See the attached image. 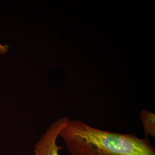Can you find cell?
<instances>
[{
    "mask_svg": "<svg viewBox=\"0 0 155 155\" xmlns=\"http://www.w3.org/2000/svg\"><path fill=\"white\" fill-rule=\"evenodd\" d=\"M70 155H155L148 137L106 131L70 119L60 132Z\"/></svg>",
    "mask_w": 155,
    "mask_h": 155,
    "instance_id": "obj_1",
    "label": "cell"
},
{
    "mask_svg": "<svg viewBox=\"0 0 155 155\" xmlns=\"http://www.w3.org/2000/svg\"><path fill=\"white\" fill-rule=\"evenodd\" d=\"M69 120L67 116L62 117L51 124L35 144L32 155H60L62 147L57 144V139Z\"/></svg>",
    "mask_w": 155,
    "mask_h": 155,
    "instance_id": "obj_2",
    "label": "cell"
},
{
    "mask_svg": "<svg viewBox=\"0 0 155 155\" xmlns=\"http://www.w3.org/2000/svg\"><path fill=\"white\" fill-rule=\"evenodd\" d=\"M140 118L144 129V134L146 137L150 135L155 137V115L147 110H142Z\"/></svg>",
    "mask_w": 155,
    "mask_h": 155,
    "instance_id": "obj_3",
    "label": "cell"
},
{
    "mask_svg": "<svg viewBox=\"0 0 155 155\" xmlns=\"http://www.w3.org/2000/svg\"><path fill=\"white\" fill-rule=\"evenodd\" d=\"M8 45H3L0 43V54H5L8 52Z\"/></svg>",
    "mask_w": 155,
    "mask_h": 155,
    "instance_id": "obj_4",
    "label": "cell"
}]
</instances>
